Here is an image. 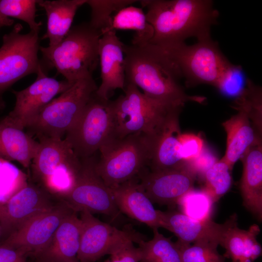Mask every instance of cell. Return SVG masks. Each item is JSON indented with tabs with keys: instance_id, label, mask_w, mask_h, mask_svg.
<instances>
[{
	"instance_id": "obj_17",
	"label": "cell",
	"mask_w": 262,
	"mask_h": 262,
	"mask_svg": "<svg viewBox=\"0 0 262 262\" xmlns=\"http://www.w3.org/2000/svg\"><path fill=\"white\" fill-rule=\"evenodd\" d=\"M124 43L111 30L104 33L99 40L98 56L101 83L96 94L101 98L109 99L116 89L125 86V62Z\"/></svg>"
},
{
	"instance_id": "obj_41",
	"label": "cell",
	"mask_w": 262,
	"mask_h": 262,
	"mask_svg": "<svg viewBox=\"0 0 262 262\" xmlns=\"http://www.w3.org/2000/svg\"><path fill=\"white\" fill-rule=\"evenodd\" d=\"M1 236H2V230H1V228L0 225V238L1 237Z\"/></svg>"
},
{
	"instance_id": "obj_19",
	"label": "cell",
	"mask_w": 262,
	"mask_h": 262,
	"mask_svg": "<svg viewBox=\"0 0 262 262\" xmlns=\"http://www.w3.org/2000/svg\"><path fill=\"white\" fill-rule=\"evenodd\" d=\"M73 210L62 221L47 246L34 257L40 262H79L82 222Z\"/></svg>"
},
{
	"instance_id": "obj_29",
	"label": "cell",
	"mask_w": 262,
	"mask_h": 262,
	"mask_svg": "<svg viewBox=\"0 0 262 262\" xmlns=\"http://www.w3.org/2000/svg\"><path fill=\"white\" fill-rule=\"evenodd\" d=\"M214 202L203 189L194 188L183 195L177 204L180 213L197 221L211 220Z\"/></svg>"
},
{
	"instance_id": "obj_36",
	"label": "cell",
	"mask_w": 262,
	"mask_h": 262,
	"mask_svg": "<svg viewBox=\"0 0 262 262\" xmlns=\"http://www.w3.org/2000/svg\"><path fill=\"white\" fill-rule=\"evenodd\" d=\"M180 155L184 162L192 161L201 153L204 144L202 138L193 133H181L178 135Z\"/></svg>"
},
{
	"instance_id": "obj_27",
	"label": "cell",
	"mask_w": 262,
	"mask_h": 262,
	"mask_svg": "<svg viewBox=\"0 0 262 262\" xmlns=\"http://www.w3.org/2000/svg\"><path fill=\"white\" fill-rule=\"evenodd\" d=\"M111 30H130L135 31L131 44L148 42L153 36L152 26L147 21L142 9L131 5L122 8L113 17Z\"/></svg>"
},
{
	"instance_id": "obj_25",
	"label": "cell",
	"mask_w": 262,
	"mask_h": 262,
	"mask_svg": "<svg viewBox=\"0 0 262 262\" xmlns=\"http://www.w3.org/2000/svg\"><path fill=\"white\" fill-rule=\"evenodd\" d=\"M85 3L86 0H38L47 18V31L41 39H48L49 46L60 43L71 28L77 10Z\"/></svg>"
},
{
	"instance_id": "obj_30",
	"label": "cell",
	"mask_w": 262,
	"mask_h": 262,
	"mask_svg": "<svg viewBox=\"0 0 262 262\" xmlns=\"http://www.w3.org/2000/svg\"><path fill=\"white\" fill-rule=\"evenodd\" d=\"M139 2L135 0H86L85 4L91 10L90 23L100 31L102 34L111 30L112 14L132 4Z\"/></svg>"
},
{
	"instance_id": "obj_31",
	"label": "cell",
	"mask_w": 262,
	"mask_h": 262,
	"mask_svg": "<svg viewBox=\"0 0 262 262\" xmlns=\"http://www.w3.org/2000/svg\"><path fill=\"white\" fill-rule=\"evenodd\" d=\"M231 170L221 159L217 161L205 173L202 188L212 197L214 203L217 202L230 189L232 184Z\"/></svg>"
},
{
	"instance_id": "obj_5",
	"label": "cell",
	"mask_w": 262,
	"mask_h": 262,
	"mask_svg": "<svg viewBox=\"0 0 262 262\" xmlns=\"http://www.w3.org/2000/svg\"><path fill=\"white\" fill-rule=\"evenodd\" d=\"M98 87L93 77L77 81L28 123L25 128L27 133L38 139H63Z\"/></svg>"
},
{
	"instance_id": "obj_3",
	"label": "cell",
	"mask_w": 262,
	"mask_h": 262,
	"mask_svg": "<svg viewBox=\"0 0 262 262\" xmlns=\"http://www.w3.org/2000/svg\"><path fill=\"white\" fill-rule=\"evenodd\" d=\"M124 95L111 100L113 115L112 137L122 138L140 133L150 136L157 133L182 106L149 98L131 83H125Z\"/></svg>"
},
{
	"instance_id": "obj_26",
	"label": "cell",
	"mask_w": 262,
	"mask_h": 262,
	"mask_svg": "<svg viewBox=\"0 0 262 262\" xmlns=\"http://www.w3.org/2000/svg\"><path fill=\"white\" fill-rule=\"evenodd\" d=\"M227 135V147L221 160L226 162L231 170L236 162L258 136L252 122L243 112L238 113L222 123Z\"/></svg>"
},
{
	"instance_id": "obj_10",
	"label": "cell",
	"mask_w": 262,
	"mask_h": 262,
	"mask_svg": "<svg viewBox=\"0 0 262 262\" xmlns=\"http://www.w3.org/2000/svg\"><path fill=\"white\" fill-rule=\"evenodd\" d=\"M22 26L16 24L5 34L0 48V107H4L3 93L16 82L33 73L36 74L41 66L38 57V33L31 31L20 33Z\"/></svg>"
},
{
	"instance_id": "obj_13",
	"label": "cell",
	"mask_w": 262,
	"mask_h": 262,
	"mask_svg": "<svg viewBox=\"0 0 262 262\" xmlns=\"http://www.w3.org/2000/svg\"><path fill=\"white\" fill-rule=\"evenodd\" d=\"M60 201L36 183H26L5 201L0 202L2 236L7 237L31 217L51 209Z\"/></svg>"
},
{
	"instance_id": "obj_38",
	"label": "cell",
	"mask_w": 262,
	"mask_h": 262,
	"mask_svg": "<svg viewBox=\"0 0 262 262\" xmlns=\"http://www.w3.org/2000/svg\"><path fill=\"white\" fill-rule=\"evenodd\" d=\"M134 242H129L119 248L103 262H139L141 254L139 247H135Z\"/></svg>"
},
{
	"instance_id": "obj_11",
	"label": "cell",
	"mask_w": 262,
	"mask_h": 262,
	"mask_svg": "<svg viewBox=\"0 0 262 262\" xmlns=\"http://www.w3.org/2000/svg\"><path fill=\"white\" fill-rule=\"evenodd\" d=\"M81 160V167L73 186L57 198L78 213L87 211L116 218L120 212L111 189L96 170L95 155Z\"/></svg>"
},
{
	"instance_id": "obj_9",
	"label": "cell",
	"mask_w": 262,
	"mask_h": 262,
	"mask_svg": "<svg viewBox=\"0 0 262 262\" xmlns=\"http://www.w3.org/2000/svg\"><path fill=\"white\" fill-rule=\"evenodd\" d=\"M113 131L111 100L100 98L95 92L64 139L81 160L95 155Z\"/></svg>"
},
{
	"instance_id": "obj_34",
	"label": "cell",
	"mask_w": 262,
	"mask_h": 262,
	"mask_svg": "<svg viewBox=\"0 0 262 262\" xmlns=\"http://www.w3.org/2000/svg\"><path fill=\"white\" fill-rule=\"evenodd\" d=\"M182 262H225V258L217 250L218 245L208 241H201L184 244L178 241Z\"/></svg>"
},
{
	"instance_id": "obj_8",
	"label": "cell",
	"mask_w": 262,
	"mask_h": 262,
	"mask_svg": "<svg viewBox=\"0 0 262 262\" xmlns=\"http://www.w3.org/2000/svg\"><path fill=\"white\" fill-rule=\"evenodd\" d=\"M159 46L175 66L180 79L185 78L188 86L204 83L214 86L230 63L211 38L192 45L183 42Z\"/></svg>"
},
{
	"instance_id": "obj_15",
	"label": "cell",
	"mask_w": 262,
	"mask_h": 262,
	"mask_svg": "<svg viewBox=\"0 0 262 262\" xmlns=\"http://www.w3.org/2000/svg\"><path fill=\"white\" fill-rule=\"evenodd\" d=\"M140 189L152 203L174 207L194 188L196 176L186 165L179 168L150 170L146 167L137 176Z\"/></svg>"
},
{
	"instance_id": "obj_21",
	"label": "cell",
	"mask_w": 262,
	"mask_h": 262,
	"mask_svg": "<svg viewBox=\"0 0 262 262\" xmlns=\"http://www.w3.org/2000/svg\"><path fill=\"white\" fill-rule=\"evenodd\" d=\"M260 232L256 224L247 230L240 229L237 214H232L223 224L219 240V245L226 250L224 257L231 259L232 262H253L262 254V247L257 240Z\"/></svg>"
},
{
	"instance_id": "obj_23",
	"label": "cell",
	"mask_w": 262,
	"mask_h": 262,
	"mask_svg": "<svg viewBox=\"0 0 262 262\" xmlns=\"http://www.w3.org/2000/svg\"><path fill=\"white\" fill-rule=\"evenodd\" d=\"M39 146V142L8 115L0 120V160L16 161L28 168Z\"/></svg>"
},
{
	"instance_id": "obj_2",
	"label": "cell",
	"mask_w": 262,
	"mask_h": 262,
	"mask_svg": "<svg viewBox=\"0 0 262 262\" xmlns=\"http://www.w3.org/2000/svg\"><path fill=\"white\" fill-rule=\"evenodd\" d=\"M147 21L154 33L148 42L164 46L195 37L198 41L211 37L210 29L217 23L219 13L210 0H143Z\"/></svg>"
},
{
	"instance_id": "obj_43",
	"label": "cell",
	"mask_w": 262,
	"mask_h": 262,
	"mask_svg": "<svg viewBox=\"0 0 262 262\" xmlns=\"http://www.w3.org/2000/svg\"></svg>"
},
{
	"instance_id": "obj_32",
	"label": "cell",
	"mask_w": 262,
	"mask_h": 262,
	"mask_svg": "<svg viewBox=\"0 0 262 262\" xmlns=\"http://www.w3.org/2000/svg\"><path fill=\"white\" fill-rule=\"evenodd\" d=\"M233 107L238 111L246 113L256 132L262 134V92L260 87L248 79L245 89L236 98Z\"/></svg>"
},
{
	"instance_id": "obj_37",
	"label": "cell",
	"mask_w": 262,
	"mask_h": 262,
	"mask_svg": "<svg viewBox=\"0 0 262 262\" xmlns=\"http://www.w3.org/2000/svg\"><path fill=\"white\" fill-rule=\"evenodd\" d=\"M214 155L204 147L200 155L196 159L186 162L188 167L197 177L203 179L206 172L217 161Z\"/></svg>"
},
{
	"instance_id": "obj_6",
	"label": "cell",
	"mask_w": 262,
	"mask_h": 262,
	"mask_svg": "<svg viewBox=\"0 0 262 262\" xmlns=\"http://www.w3.org/2000/svg\"><path fill=\"white\" fill-rule=\"evenodd\" d=\"M99 151L96 170L110 188L137 177L148 165L149 144L142 133L122 138L111 137Z\"/></svg>"
},
{
	"instance_id": "obj_16",
	"label": "cell",
	"mask_w": 262,
	"mask_h": 262,
	"mask_svg": "<svg viewBox=\"0 0 262 262\" xmlns=\"http://www.w3.org/2000/svg\"><path fill=\"white\" fill-rule=\"evenodd\" d=\"M35 81L20 91L13 90L16 97L13 109L8 115L25 129L28 123L54 97L68 89L73 83L58 81L47 75L41 64Z\"/></svg>"
},
{
	"instance_id": "obj_4",
	"label": "cell",
	"mask_w": 262,
	"mask_h": 262,
	"mask_svg": "<svg viewBox=\"0 0 262 262\" xmlns=\"http://www.w3.org/2000/svg\"><path fill=\"white\" fill-rule=\"evenodd\" d=\"M102 32L89 22L72 27L58 44L40 47L44 61L65 80L74 83L92 77L99 63L98 44Z\"/></svg>"
},
{
	"instance_id": "obj_35",
	"label": "cell",
	"mask_w": 262,
	"mask_h": 262,
	"mask_svg": "<svg viewBox=\"0 0 262 262\" xmlns=\"http://www.w3.org/2000/svg\"><path fill=\"white\" fill-rule=\"evenodd\" d=\"M247 81L241 66L230 63L214 87L226 97L237 98L245 89Z\"/></svg>"
},
{
	"instance_id": "obj_20",
	"label": "cell",
	"mask_w": 262,
	"mask_h": 262,
	"mask_svg": "<svg viewBox=\"0 0 262 262\" xmlns=\"http://www.w3.org/2000/svg\"><path fill=\"white\" fill-rule=\"evenodd\" d=\"M110 189L120 213L152 229L162 228L161 211L155 209L151 201L140 189L138 177Z\"/></svg>"
},
{
	"instance_id": "obj_18",
	"label": "cell",
	"mask_w": 262,
	"mask_h": 262,
	"mask_svg": "<svg viewBox=\"0 0 262 262\" xmlns=\"http://www.w3.org/2000/svg\"><path fill=\"white\" fill-rule=\"evenodd\" d=\"M243 171L240 190L244 206L261 222L262 220V141L256 137L241 158Z\"/></svg>"
},
{
	"instance_id": "obj_40",
	"label": "cell",
	"mask_w": 262,
	"mask_h": 262,
	"mask_svg": "<svg viewBox=\"0 0 262 262\" xmlns=\"http://www.w3.org/2000/svg\"><path fill=\"white\" fill-rule=\"evenodd\" d=\"M14 22V20L11 18L0 17V29L4 26H11Z\"/></svg>"
},
{
	"instance_id": "obj_33",
	"label": "cell",
	"mask_w": 262,
	"mask_h": 262,
	"mask_svg": "<svg viewBox=\"0 0 262 262\" xmlns=\"http://www.w3.org/2000/svg\"><path fill=\"white\" fill-rule=\"evenodd\" d=\"M38 0H0V17H14L26 22L31 31L39 33L42 22L35 20Z\"/></svg>"
},
{
	"instance_id": "obj_24",
	"label": "cell",
	"mask_w": 262,
	"mask_h": 262,
	"mask_svg": "<svg viewBox=\"0 0 262 262\" xmlns=\"http://www.w3.org/2000/svg\"><path fill=\"white\" fill-rule=\"evenodd\" d=\"M162 228L173 232L178 241L190 244L201 241L217 243L223 229V224L212 219L205 221L194 220L183 213L174 210L161 211Z\"/></svg>"
},
{
	"instance_id": "obj_42",
	"label": "cell",
	"mask_w": 262,
	"mask_h": 262,
	"mask_svg": "<svg viewBox=\"0 0 262 262\" xmlns=\"http://www.w3.org/2000/svg\"><path fill=\"white\" fill-rule=\"evenodd\" d=\"M35 262H37V261H36Z\"/></svg>"
},
{
	"instance_id": "obj_39",
	"label": "cell",
	"mask_w": 262,
	"mask_h": 262,
	"mask_svg": "<svg viewBox=\"0 0 262 262\" xmlns=\"http://www.w3.org/2000/svg\"><path fill=\"white\" fill-rule=\"evenodd\" d=\"M27 256L20 250L0 245V262H27Z\"/></svg>"
},
{
	"instance_id": "obj_12",
	"label": "cell",
	"mask_w": 262,
	"mask_h": 262,
	"mask_svg": "<svg viewBox=\"0 0 262 262\" xmlns=\"http://www.w3.org/2000/svg\"><path fill=\"white\" fill-rule=\"evenodd\" d=\"M80 213L82 230L77 255L79 262H95L129 242L138 244L144 240L142 234L132 229H119L99 220L88 212Z\"/></svg>"
},
{
	"instance_id": "obj_14",
	"label": "cell",
	"mask_w": 262,
	"mask_h": 262,
	"mask_svg": "<svg viewBox=\"0 0 262 262\" xmlns=\"http://www.w3.org/2000/svg\"><path fill=\"white\" fill-rule=\"evenodd\" d=\"M72 211L61 200L51 209L27 220L10 234L1 244L34 257L47 246L62 221Z\"/></svg>"
},
{
	"instance_id": "obj_1",
	"label": "cell",
	"mask_w": 262,
	"mask_h": 262,
	"mask_svg": "<svg viewBox=\"0 0 262 262\" xmlns=\"http://www.w3.org/2000/svg\"><path fill=\"white\" fill-rule=\"evenodd\" d=\"M125 83L141 89L147 96L183 106L188 101L202 103L206 98L187 94L172 62L159 46L149 42L124 44Z\"/></svg>"
},
{
	"instance_id": "obj_7",
	"label": "cell",
	"mask_w": 262,
	"mask_h": 262,
	"mask_svg": "<svg viewBox=\"0 0 262 262\" xmlns=\"http://www.w3.org/2000/svg\"><path fill=\"white\" fill-rule=\"evenodd\" d=\"M31 166L33 182L58 197L73 186L81 160L64 139L41 137Z\"/></svg>"
},
{
	"instance_id": "obj_22",
	"label": "cell",
	"mask_w": 262,
	"mask_h": 262,
	"mask_svg": "<svg viewBox=\"0 0 262 262\" xmlns=\"http://www.w3.org/2000/svg\"><path fill=\"white\" fill-rule=\"evenodd\" d=\"M179 118V115L172 117L155 134L146 135L149 147V170L176 168L185 165L180 155Z\"/></svg>"
},
{
	"instance_id": "obj_28",
	"label": "cell",
	"mask_w": 262,
	"mask_h": 262,
	"mask_svg": "<svg viewBox=\"0 0 262 262\" xmlns=\"http://www.w3.org/2000/svg\"><path fill=\"white\" fill-rule=\"evenodd\" d=\"M153 237L149 241H140L139 248L141 258L139 262H182L180 248L171 237H166L153 229Z\"/></svg>"
}]
</instances>
